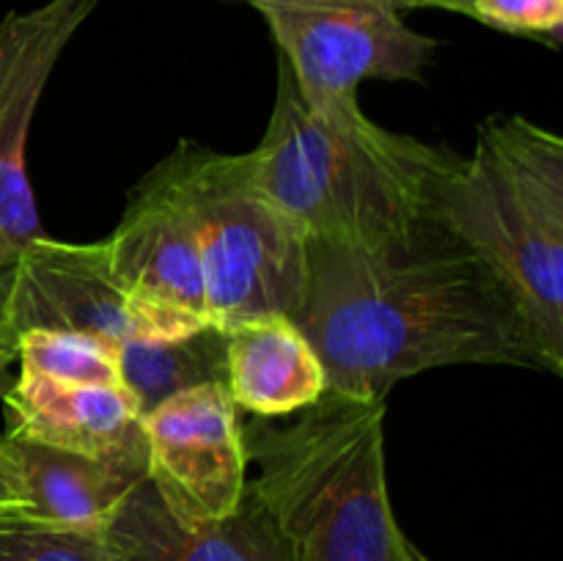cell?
Returning a JSON list of instances; mask_svg holds the SVG:
<instances>
[{
	"label": "cell",
	"mask_w": 563,
	"mask_h": 561,
	"mask_svg": "<svg viewBox=\"0 0 563 561\" xmlns=\"http://www.w3.org/2000/svg\"><path fill=\"white\" fill-rule=\"evenodd\" d=\"M225 388L240 410L284 418L328 394V374L291 317L245 319L223 330Z\"/></svg>",
	"instance_id": "4fadbf2b"
},
{
	"label": "cell",
	"mask_w": 563,
	"mask_h": 561,
	"mask_svg": "<svg viewBox=\"0 0 563 561\" xmlns=\"http://www.w3.org/2000/svg\"><path fill=\"white\" fill-rule=\"evenodd\" d=\"M20 372L60 383L121 385L115 344L69 330H25L14 341Z\"/></svg>",
	"instance_id": "2e32d148"
},
{
	"label": "cell",
	"mask_w": 563,
	"mask_h": 561,
	"mask_svg": "<svg viewBox=\"0 0 563 561\" xmlns=\"http://www.w3.org/2000/svg\"><path fill=\"white\" fill-rule=\"evenodd\" d=\"M0 561H119L99 531L53 526L22 512L0 515Z\"/></svg>",
	"instance_id": "e0dca14e"
},
{
	"label": "cell",
	"mask_w": 563,
	"mask_h": 561,
	"mask_svg": "<svg viewBox=\"0 0 563 561\" xmlns=\"http://www.w3.org/2000/svg\"><path fill=\"white\" fill-rule=\"evenodd\" d=\"M291 319L322 361L328 394L350 399H388L399 380L462 363L544 372L493 275L432 220L374 248L308 242Z\"/></svg>",
	"instance_id": "6da1fadb"
},
{
	"label": "cell",
	"mask_w": 563,
	"mask_h": 561,
	"mask_svg": "<svg viewBox=\"0 0 563 561\" xmlns=\"http://www.w3.org/2000/svg\"><path fill=\"white\" fill-rule=\"evenodd\" d=\"M119 561H295L262 504L245 493L231 515L185 526L143 479L104 528Z\"/></svg>",
	"instance_id": "7c38bea8"
},
{
	"label": "cell",
	"mask_w": 563,
	"mask_h": 561,
	"mask_svg": "<svg viewBox=\"0 0 563 561\" xmlns=\"http://www.w3.org/2000/svg\"><path fill=\"white\" fill-rule=\"evenodd\" d=\"M467 16L495 31L531 36L559 47L563 31V0H471Z\"/></svg>",
	"instance_id": "ac0fdd59"
},
{
	"label": "cell",
	"mask_w": 563,
	"mask_h": 561,
	"mask_svg": "<svg viewBox=\"0 0 563 561\" xmlns=\"http://www.w3.org/2000/svg\"><path fill=\"white\" fill-rule=\"evenodd\" d=\"M207 324L130 295L110 270L104 240L80 245L38 237L11 264L0 292V339L9 346L25 330H69L126 344L176 339Z\"/></svg>",
	"instance_id": "52a82bcc"
},
{
	"label": "cell",
	"mask_w": 563,
	"mask_h": 561,
	"mask_svg": "<svg viewBox=\"0 0 563 561\" xmlns=\"http://www.w3.org/2000/svg\"><path fill=\"white\" fill-rule=\"evenodd\" d=\"M11 512H25V495H22L14 457L5 440H0V515H11Z\"/></svg>",
	"instance_id": "d6986e66"
},
{
	"label": "cell",
	"mask_w": 563,
	"mask_h": 561,
	"mask_svg": "<svg viewBox=\"0 0 563 561\" xmlns=\"http://www.w3.org/2000/svg\"><path fill=\"white\" fill-rule=\"evenodd\" d=\"M16 462L25 512L53 526L104 534L132 490L146 479L143 471L91 460L42 443L3 438Z\"/></svg>",
	"instance_id": "5bb4252c"
},
{
	"label": "cell",
	"mask_w": 563,
	"mask_h": 561,
	"mask_svg": "<svg viewBox=\"0 0 563 561\" xmlns=\"http://www.w3.org/2000/svg\"><path fill=\"white\" fill-rule=\"evenodd\" d=\"M388 399L324 394L291 424L245 432L258 476L247 493L267 509L295 561H401L385 471Z\"/></svg>",
	"instance_id": "277c9868"
},
{
	"label": "cell",
	"mask_w": 563,
	"mask_h": 561,
	"mask_svg": "<svg viewBox=\"0 0 563 561\" xmlns=\"http://www.w3.org/2000/svg\"><path fill=\"white\" fill-rule=\"evenodd\" d=\"M157 170L196 231L209 324L291 317L306 289L308 237L253 182L245 154L181 141Z\"/></svg>",
	"instance_id": "5b68a950"
},
{
	"label": "cell",
	"mask_w": 563,
	"mask_h": 561,
	"mask_svg": "<svg viewBox=\"0 0 563 561\" xmlns=\"http://www.w3.org/2000/svg\"><path fill=\"white\" fill-rule=\"evenodd\" d=\"M99 0H47L0 22V278L44 237L27 182L25 148L44 86Z\"/></svg>",
	"instance_id": "9c48e42d"
},
{
	"label": "cell",
	"mask_w": 563,
	"mask_h": 561,
	"mask_svg": "<svg viewBox=\"0 0 563 561\" xmlns=\"http://www.w3.org/2000/svg\"><path fill=\"white\" fill-rule=\"evenodd\" d=\"M429 220L454 237L511 302L544 372H563V141L526 116H493L471 157L438 179Z\"/></svg>",
	"instance_id": "3957f363"
},
{
	"label": "cell",
	"mask_w": 563,
	"mask_h": 561,
	"mask_svg": "<svg viewBox=\"0 0 563 561\" xmlns=\"http://www.w3.org/2000/svg\"><path fill=\"white\" fill-rule=\"evenodd\" d=\"M460 154L399 135L372 119L313 113L278 61L273 116L247 170L308 242L374 248L396 242L429 220L434 185Z\"/></svg>",
	"instance_id": "7a4b0ae2"
},
{
	"label": "cell",
	"mask_w": 563,
	"mask_h": 561,
	"mask_svg": "<svg viewBox=\"0 0 563 561\" xmlns=\"http://www.w3.org/2000/svg\"><path fill=\"white\" fill-rule=\"evenodd\" d=\"M264 16L297 91L324 119H366V80H423L438 42L412 31L388 0H251Z\"/></svg>",
	"instance_id": "8992f818"
},
{
	"label": "cell",
	"mask_w": 563,
	"mask_h": 561,
	"mask_svg": "<svg viewBox=\"0 0 563 561\" xmlns=\"http://www.w3.org/2000/svg\"><path fill=\"white\" fill-rule=\"evenodd\" d=\"M3 402L5 438L146 473L141 413L124 385L60 383L20 372Z\"/></svg>",
	"instance_id": "30bf717a"
},
{
	"label": "cell",
	"mask_w": 563,
	"mask_h": 561,
	"mask_svg": "<svg viewBox=\"0 0 563 561\" xmlns=\"http://www.w3.org/2000/svg\"><path fill=\"white\" fill-rule=\"evenodd\" d=\"M388 3L399 11L440 9V11H454V14L467 16V6H471V0H388Z\"/></svg>",
	"instance_id": "ffe728a7"
},
{
	"label": "cell",
	"mask_w": 563,
	"mask_h": 561,
	"mask_svg": "<svg viewBox=\"0 0 563 561\" xmlns=\"http://www.w3.org/2000/svg\"><path fill=\"white\" fill-rule=\"evenodd\" d=\"M401 561H432V559H427V556H423L421 550L410 542V537H407L405 548H401Z\"/></svg>",
	"instance_id": "7402d4cb"
},
{
	"label": "cell",
	"mask_w": 563,
	"mask_h": 561,
	"mask_svg": "<svg viewBox=\"0 0 563 561\" xmlns=\"http://www.w3.org/2000/svg\"><path fill=\"white\" fill-rule=\"evenodd\" d=\"M104 251L115 280L130 295L207 319L196 231L157 168L135 187L119 226L104 240Z\"/></svg>",
	"instance_id": "8fae6325"
},
{
	"label": "cell",
	"mask_w": 563,
	"mask_h": 561,
	"mask_svg": "<svg viewBox=\"0 0 563 561\" xmlns=\"http://www.w3.org/2000/svg\"><path fill=\"white\" fill-rule=\"evenodd\" d=\"M16 361V352H14V346H9L5 344L3 339H0V396L5 394V388H9V369H11V363Z\"/></svg>",
	"instance_id": "44dd1931"
},
{
	"label": "cell",
	"mask_w": 563,
	"mask_h": 561,
	"mask_svg": "<svg viewBox=\"0 0 563 561\" xmlns=\"http://www.w3.org/2000/svg\"><path fill=\"white\" fill-rule=\"evenodd\" d=\"M240 413L225 383H207L141 416L146 482L185 526L220 520L245 498L247 449Z\"/></svg>",
	"instance_id": "ba28073f"
},
{
	"label": "cell",
	"mask_w": 563,
	"mask_h": 561,
	"mask_svg": "<svg viewBox=\"0 0 563 561\" xmlns=\"http://www.w3.org/2000/svg\"><path fill=\"white\" fill-rule=\"evenodd\" d=\"M115 363L126 394L146 416L174 394L207 383H225L223 330L207 328L176 339H146L115 344Z\"/></svg>",
	"instance_id": "9a60e30c"
}]
</instances>
